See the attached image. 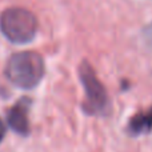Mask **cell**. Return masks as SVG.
<instances>
[{
    "mask_svg": "<svg viewBox=\"0 0 152 152\" xmlns=\"http://www.w3.org/2000/svg\"><path fill=\"white\" fill-rule=\"evenodd\" d=\"M4 74L8 81L18 88L34 89L44 77V59L35 51L16 52L8 59Z\"/></svg>",
    "mask_w": 152,
    "mask_h": 152,
    "instance_id": "1",
    "label": "cell"
},
{
    "mask_svg": "<svg viewBox=\"0 0 152 152\" xmlns=\"http://www.w3.org/2000/svg\"><path fill=\"white\" fill-rule=\"evenodd\" d=\"M39 28L37 19L31 11L11 7L0 13V31L13 44H27L35 39Z\"/></svg>",
    "mask_w": 152,
    "mask_h": 152,
    "instance_id": "2",
    "label": "cell"
},
{
    "mask_svg": "<svg viewBox=\"0 0 152 152\" xmlns=\"http://www.w3.org/2000/svg\"><path fill=\"white\" fill-rule=\"evenodd\" d=\"M79 77L84 88L83 111L91 116H104L110 112L111 103L107 89L96 76V72L88 61H83L79 67Z\"/></svg>",
    "mask_w": 152,
    "mask_h": 152,
    "instance_id": "3",
    "label": "cell"
},
{
    "mask_svg": "<svg viewBox=\"0 0 152 152\" xmlns=\"http://www.w3.org/2000/svg\"><path fill=\"white\" fill-rule=\"evenodd\" d=\"M29 108H31V100L28 97L19 99L7 115V123L13 132L27 136L29 134Z\"/></svg>",
    "mask_w": 152,
    "mask_h": 152,
    "instance_id": "4",
    "label": "cell"
},
{
    "mask_svg": "<svg viewBox=\"0 0 152 152\" xmlns=\"http://www.w3.org/2000/svg\"><path fill=\"white\" fill-rule=\"evenodd\" d=\"M127 131L131 136H140L144 134H150L152 131V107L147 111L136 113L134 118H131Z\"/></svg>",
    "mask_w": 152,
    "mask_h": 152,
    "instance_id": "5",
    "label": "cell"
},
{
    "mask_svg": "<svg viewBox=\"0 0 152 152\" xmlns=\"http://www.w3.org/2000/svg\"><path fill=\"white\" fill-rule=\"evenodd\" d=\"M143 40H144L145 45L152 50V23H150L143 29Z\"/></svg>",
    "mask_w": 152,
    "mask_h": 152,
    "instance_id": "6",
    "label": "cell"
},
{
    "mask_svg": "<svg viewBox=\"0 0 152 152\" xmlns=\"http://www.w3.org/2000/svg\"><path fill=\"white\" fill-rule=\"evenodd\" d=\"M4 136H5V126H4V123L1 121V119H0V143L3 142Z\"/></svg>",
    "mask_w": 152,
    "mask_h": 152,
    "instance_id": "7",
    "label": "cell"
}]
</instances>
